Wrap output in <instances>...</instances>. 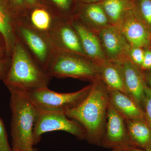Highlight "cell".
<instances>
[{"mask_svg": "<svg viewBox=\"0 0 151 151\" xmlns=\"http://www.w3.org/2000/svg\"><path fill=\"white\" fill-rule=\"evenodd\" d=\"M108 90L110 103L126 121L144 119L143 109L131 97L120 91Z\"/></svg>", "mask_w": 151, "mask_h": 151, "instance_id": "ac0fdd59", "label": "cell"}, {"mask_svg": "<svg viewBox=\"0 0 151 151\" xmlns=\"http://www.w3.org/2000/svg\"><path fill=\"white\" fill-rule=\"evenodd\" d=\"M7 57L6 55V49L4 39L0 33V58Z\"/></svg>", "mask_w": 151, "mask_h": 151, "instance_id": "f1b7e54d", "label": "cell"}, {"mask_svg": "<svg viewBox=\"0 0 151 151\" xmlns=\"http://www.w3.org/2000/svg\"><path fill=\"white\" fill-rule=\"evenodd\" d=\"M17 18L24 17L26 13L27 9L24 0H9Z\"/></svg>", "mask_w": 151, "mask_h": 151, "instance_id": "d4e9b609", "label": "cell"}, {"mask_svg": "<svg viewBox=\"0 0 151 151\" xmlns=\"http://www.w3.org/2000/svg\"><path fill=\"white\" fill-rule=\"evenodd\" d=\"M11 94L13 151H33V129L38 110L23 89L8 87Z\"/></svg>", "mask_w": 151, "mask_h": 151, "instance_id": "7a4b0ae2", "label": "cell"}, {"mask_svg": "<svg viewBox=\"0 0 151 151\" xmlns=\"http://www.w3.org/2000/svg\"><path fill=\"white\" fill-rule=\"evenodd\" d=\"M33 151H37L36 150H35V149H34Z\"/></svg>", "mask_w": 151, "mask_h": 151, "instance_id": "e575fe53", "label": "cell"}, {"mask_svg": "<svg viewBox=\"0 0 151 151\" xmlns=\"http://www.w3.org/2000/svg\"><path fill=\"white\" fill-rule=\"evenodd\" d=\"M70 22L78 35L86 56L99 65L108 60L103 52L97 35L84 27L75 19L71 18Z\"/></svg>", "mask_w": 151, "mask_h": 151, "instance_id": "9a60e30c", "label": "cell"}, {"mask_svg": "<svg viewBox=\"0 0 151 151\" xmlns=\"http://www.w3.org/2000/svg\"><path fill=\"white\" fill-rule=\"evenodd\" d=\"M100 4L106 14L109 24L115 27L133 9V0H104Z\"/></svg>", "mask_w": 151, "mask_h": 151, "instance_id": "ffe728a7", "label": "cell"}, {"mask_svg": "<svg viewBox=\"0 0 151 151\" xmlns=\"http://www.w3.org/2000/svg\"><path fill=\"white\" fill-rule=\"evenodd\" d=\"M40 3L27 9L25 15L22 18L31 27L49 39L62 19L60 18L51 9Z\"/></svg>", "mask_w": 151, "mask_h": 151, "instance_id": "8fae6325", "label": "cell"}, {"mask_svg": "<svg viewBox=\"0 0 151 151\" xmlns=\"http://www.w3.org/2000/svg\"><path fill=\"white\" fill-rule=\"evenodd\" d=\"M145 54V48L139 47H130L128 53L127 59L135 65L140 68Z\"/></svg>", "mask_w": 151, "mask_h": 151, "instance_id": "cb8c5ba5", "label": "cell"}, {"mask_svg": "<svg viewBox=\"0 0 151 151\" xmlns=\"http://www.w3.org/2000/svg\"><path fill=\"white\" fill-rule=\"evenodd\" d=\"M150 47H151V43H150Z\"/></svg>", "mask_w": 151, "mask_h": 151, "instance_id": "d590c367", "label": "cell"}, {"mask_svg": "<svg viewBox=\"0 0 151 151\" xmlns=\"http://www.w3.org/2000/svg\"></svg>", "mask_w": 151, "mask_h": 151, "instance_id": "74e56055", "label": "cell"}, {"mask_svg": "<svg viewBox=\"0 0 151 151\" xmlns=\"http://www.w3.org/2000/svg\"><path fill=\"white\" fill-rule=\"evenodd\" d=\"M133 11L151 35V0H133Z\"/></svg>", "mask_w": 151, "mask_h": 151, "instance_id": "44dd1931", "label": "cell"}, {"mask_svg": "<svg viewBox=\"0 0 151 151\" xmlns=\"http://www.w3.org/2000/svg\"><path fill=\"white\" fill-rule=\"evenodd\" d=\"M87 97L75 108L65 112L84 128L86 140L92 145L101 146L107 122L109 97L108 90L100 78L92 82Z\"/></svg>", "mask_w": 151, "mask_h": 151, "instance_id": "6da1fadb", "label": "cell"}, {"mask_svg": "<svg viewBox=\"0 0 151 151\" xmlns=\"http://www.w3.org/2000/svg\"><path fill=\"white\" fill-rule=\"evenodd\" d=\"M127 151H146L145 150H142V149L139 148L135 147L133 148H132L130 149V150H129Z\"/></svg>", "mask_w": 151, "mask_h": 151, "instance_id": "d6a6232c", "label": "cell"}, {"mask_svg": "<svg viewBox=\"0 0 151 151\" xmlns=\"http://www.w3.org/2000/svg\"><path fill=\"white\" fill-rule=\"evenodd\" d=\"M99 65L86 55L55 51L47 72L52 78H72L92 82L99 78Z\"/></svg>", "mask_w": 151, "mask_h": 151, "instance_id": "277c9868", "label": "cell"}, {"mask_svg": "<svg viewBox=\"0 0 151 151\" xmlns=\"http://www.w3.org/2000/svg\"><path fill=\"white\" fill-rule=\"evenodd\" d=\"M104 0H75L76 3L80 4H97L101 3Z\"/></svg>", "mask_w": 151, "mask_h": 151, "instance_id": "1f68e13d", "label": "cell"}, {"mask_svg": "<svg viewBox=\"0 0 151 151\" xmlns=\"http://www.w3.org/2000/svg\"><path fill=\"white\" fill-rule=\"evenodd\" d=\"M27 9L30 8L40 2L39 0H24Z\"/></svg>", "mask_w": 151, "mask_h": 151, "instance_id": "f546056e", "label": "cell"}, {"mask_svg": "<svg viewBox=\"0 0 151 151\" xmlns=\"http://www.w3.org/2000/svg\"><path fill=\"white\" fill-rule=\"evenodd\" d=\"M17 17L9 0H0V33L5 41L6 55L11 58L16 41Z\"/></svg>", "mask_w": 151, "mask_h": 151, "instance_id": "2e32d148", "label": "cell"}, {"mask_svg": "<svg viewBox=\"0 0 151 151\" xmlns=\"http://www.w3.org/2000/svg\"><path fill=\"white\" fill-rule=\"evenodd\" d=\"M97 35L108 60L123 62L127 59L131 46L118 28L110 24Z\"/></svg>", "mask_w": 151, "mask_h": 151, "instance_id": "9c48e42d", "label": "cell"}, {"mask_svg": "<svg viewBox=\"0 0 151 151\" xmlns=\"http://www.w3.org/2000/svg\"><path fill=\"white\" fill-rule=\"evenodd\" d=\"M51 10L60 18L70 20L72 18L76 3L75 0H47Z\"/></svg>", "mask_w": 151, "mask_h": 151, "instance_id": "7402d4cb", "label": "cell"}, {"mask_svg": "<svg viewBox=\"0 0 151 151\" xmlns=\"http://www.w3.org/2000/svg\"><path fill=\"white\" fill-rule=\"evenodd\" d=\"M118 28L131 46L150 47L151 35L136 17L133 10L124 17Z\"/></svg>", "mask_w": 151, "mask_h": 151, "instance_id": "4fadbf2b", "label": "cell"}, {"mask_svg": "<svg viewBox=\"0 0 151 151\" xmlns=\"http://www.w3.org/2000/svg\"><path fill=\"white\" fill-rule=\"evenodd\" d=\"M14 30L16 38L36 62L47 72L55 52L49 40L31 27L23 18L16 19Z\"/></svg>", "mask_w": 151, "mask_h": 151, "instance_id": "8992f818", "label": "cell"}, {"mask_svg": "<svg viewBox=\"0 0 151 151\" xmlns=\"http://www.w3.org/2000/svg\"><path fill=\"white\" fill-rule=\"evenodd\" d=\"M11 63V58L5 57L0 58V81L4 80L5 77Z\"/></svg>", "mask_w": 151, "mask_h": 151, "instance_id": "83f0119b", "label": "cell"}, {"mask_svg": "<svg viewBox=\"0 0 151 151\" xmlns=\"http://www.w3.org/2000/svg\"><path fill=\"white\" fill-rule=\"evenodd\" d=\"M122 65L127 94L142 109L147 84L144 71L128 59L123 61Z\"/></svg>", "mask_w": 151, "mask_h": 151, "instance_id": "5bb4252c", "label": "cell"}, {"mask_svg": "<svg viewBox=\"0 0 151 151\" xmlns=\"http://www.w3.org/2000/svg\"><path fill=\"white\" fill-rule=\"evenodd\" d=\"M8 71L3 80L7 87L31 90L47 87L52 78L36 62L16 38Z\"/></svg>", "mask_w": 151, "mask_h": 151, "instance_id": "3957f363", "label": "cell"}, {"mask_svg": "<svg viewBox=\"0 0 151 151\" xmlns=\"http://www.w3.org/2000/svg\"><path fill=\"white\" fill-rule=\"evenodd\" d=\"M101 146L105 148L126 151L135 148L129 137L126 120L110 103Z\"/></svg>", "mask_w": 151, "mask_h": 151, "instance_id": "ba28073f", "label": "cell"}, {"mask_svg": "<svg viewBox=\"0 0 151 151\" xmlns=\"http://www.w3.org/2000/svg\"><path fill=\"white\" fill-rule=\"evenodd\" d=\"M150 151H151V150H150Z\"/></svg>", "mask_w": 151, "mask_h": 151, "instance_id": "8d00e7d4", "label": "cell"}, {"mask_svg": "<svg viewBox=\"0 0 151 151\" xmlns=\"http://www.w3.org/2000/svg\"><path fill=\"white\" fill-rule=\"evenodd\" d=\"M111 151H127L123 150H112Z\"/></svg>", "mask_w": 151, "mask_h": 151, "instance_id": "836d02e7", "label": "cell"}, {"mask_svg": "<svg viewBox=\"0 0 151 151\" xmlns=\"http://www.w3.org/2000/svg\"><path fill=\"white\" fill-rule=\"evenodd\" d=\"M99 76L108 90L120 91L127 94L122 62L107 60L101 63L99 65Z\"/></svg>", "mask_w": 151, "mask_h": 151, "instance_id": "e0dca14e", "label": "cell"}, {"mask_svg": "<svg viewBox=\"0 0 151 151\" xmlns=\"http://www.w3.org/2000/svg\"><path fill=\"white\" fill-rule=\"evenodd\" d=\"M57 131L67 132L80 140H86L84 128L75 120H70L65 113L39 111L34 127V145L40 141L45 133Z\"/></svg>", "mask_w": 151, "mask_h": 151, "instance_id": "52a82bcc", "label": "cell"}, {"mask_svg": "<svg viewBox=\"0 0 151 151\" xmlns=\"http://www.w3.org/2000/svg\"><path fill=\"white\" fill-rule=\"evenodd\" d=\"M144 73L146 84L151 89V70L144 71Z\"/></svg>", "mask_w": 151, "mask_h": 151, "instance_id": "4dcf8cb0", "label": "cell"}, {"mask_svg": "<svg viewBox=\"0 0 151 151\" xmlns=\"http://www.w3.org/2000/svg\"><path fill=\"white\" fill-rule=\"evenodd\" d=\"M142 109L144 119L151 128V89L146 84Z\"/></svg>", "mask_w": 151, "mask_h": 151, "instance_id": "603a6c76", "label": "cell"}, {"mask_svg": "<svg viewBox=\"0 0 151 151\" xmlns=\"http://www.w3.org/2000/svg\"><path fill=\"white\" fill-rule=\"evenodd\" d=\"M128 134L132 145L146 151L151 150V128L145 119L127 120Z\"/></svg>", "mask_w": 151, "mask_h": 151, "instance_id": "d6986e66", "label": "cell"}, {"mask_svg": "<svg viewBox=\"0 0 151 151\" xmlns=\"http://www.w3.org/2000/svg\"><path fill=\"white\" fill-rule=\"evenodd\" d=\"M72 18L75 19L84 27L96 34L110 25L106 14L100 3H76Z\"/></svg>", "mask_w": 151, "mask_h": 151, "instance_id": "7c38bea8", "label": "cell"}, {"mask_svg": "<svg viewBox=\"0 0 151 151\" xmlns=\"http://www.w3.org/2000/svg\"><path fill=\"white\" fill-rule=\"evenodd\" d=\"M143 71L151 70V47L145 48V54L142 63L140 67Z\"/></svg>", "mask_w": 151, "mask_h": 151, "instance_id": "4316f807", "label": "cell"}, {"mask_svg": "<svg viewBox=\"0 0 151 151\" xmlns=\"http://www.w3.org/2000/svg\"><path fill=\"white\" fill-rule=\"evenodd\" d=\"M92 84L76 92L59 93L47 87L24 90L28 97L39 111L64 113L78 106L89 94Z\"/></svg>", "mask_w": 151, "mask_h": 151, "instance_id": "5b68a950", "label": "cell"}, {"mask_svg": "<svg viewBox=\"0 0 151 151\" xmlns=\"http://www.w3.org/2000/svg\"><path fill=\"white\" fill-rule=\"evenodd\" d=\"M49 39L55 51L72 52L86 55L78 35L72 26L70 20H60Z\"/></svg>", "mask_w": 151, "mask_h": 151, "instance_id": "30bf717a", "label": "cell"}, {"mask_svg": "<svg viewBox=\"0 0 151 151\" xmlns=\"http://www.w3.org/2000/svg\"><path fill=\"white\" fill-rule=\"evenodd\" d=\"M0 151H13L8 141L4 125L0 119Z\"/></svg>", "mask_w": 151, "mask_h": 151, "instance_id": "484cf974", "label": "cell"}]
</instances>
